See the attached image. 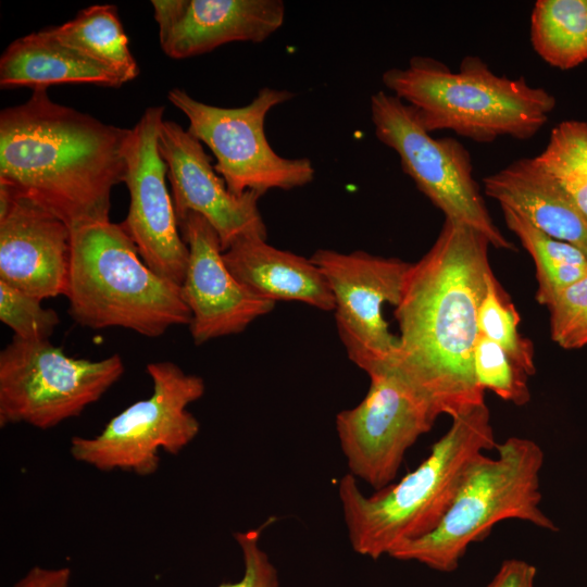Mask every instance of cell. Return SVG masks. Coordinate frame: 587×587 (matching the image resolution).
<instances>
[{
    "instance_id": "d6986e66",
    "label": "cell",
    "mask_w": 587,
    "mask_h": 587,
    "mask_svg": "<svg viewBox=\"0 0 587 587\" xmlns=\"http://www.w3.org/2000/svg\"><path fill=\"white\" fill-rule=\"evenodd\" d=\"M232 274L251 292L273 301H298L334 311L335 301L322 271L311 259L277 249L259 237L235 241L223 252Z\"/></svg>"
},
{
    "instance_id": "6da1fadb",
    "label": "cell",
    "mask_w": 587,
    "mask_h": 587,
    "mask_svg": "<svg viewBox=\"0 0 587 587\" xmlns=\"http://www.w3.org/2000/svg\"><path fill=\"white\" fill-rule=\"evenodd\" d=\"M489 246L472 227L445 220L432 248L411 264L395 310L398 345L382 365L451 417L485 403L474 374V348L478 309L492 273Z\"/></svg>"
},
{
    "instance_id": "4fadbf2b",
    "label": "cell",
    "mask_w": 587,
    "mask_h": 587,
    "mask_svg": "<svg viewBox=\"0 0 587 587\" xmlns=\"http://www.w3.org/2000/svg\"><path fill=\"white\" fill-rule=\"evenodd\" d=\"M164 107H150L128 129L124 143L129 208L121 223L145 263L160 276L182 286L189 250L182 236L167 166L159 147Z\"/></svg>"
},
{
    "instance_id": "83f0119b",
    "label": "cell",
    "mask_w": 587,
    "mask_h": 587,
    "mask_svg": "<svg viewBox=\"0 0 587 587\" xmlns=\"http://www.w3.org/2000/svg\"><path fill=\"white\" fill-rule=\"evenodd\" d=\"M552 340L564 349L587 346V274L548 305Z\"/></svg>"
},
{
    "instance_id": "9a60e30c",
    "label": "cell",
    "mask_w": 587,
    "mask_h": 587,
    "mask_svg": "<svg viewBox=\"0 0 587 587\" xmlns=\"http://www.w3.org/2000/svg\"><path fill=\"white\" fill-rule=\"evenodd\" d=\"M179 227L189 250L182 291L195 345L239 334L274 309L275 302L258 297L232 274L218 235L203 216L188 213Z\"/></svg>"
},
{
    "instance_id": "9c48e42d",
    "label": "cell",
    "mask_w": 587,
    "mask_h": 587,
    "mask_svg": "<svg viewBox=\"0 0 587 587\" xmlns=\"http://www.w3.org/2000/svg\"><path fill=\"white\" fill-rule=\"evenodd\" d=\"M296 95L264 87L253 100L239 108L203 103L180 88L171 89L170 102L188 120V133L213 153L214 168L235 195L271 189L289 190L310 184L315 168L310 159H287L277 154L266 138L267 113Z\"/></svg>"
},
{
    "instance_id": "484cf974",
    "label": "cell",
    "mask_w": 587,
    "mask_h": 587,
    "mask_svg": "<svg viewBox=\"0 0 587 587\" xmlns=\"http://www.w3.org/2000/svg\"><path fill=\"white\" fill-rule=\"evenodd\" d=\"M474 374L484 391L488 389L504 401L524 405L530 400L528 375L499 345L480 334L474 348Z\"/></svg>"
},
{
    "instance_id": "e0dca14e",
    "label": "cell",
    "mask_w": 587,
    "mask_h": 587,
    "mask_svg": "<svg viewBox=\"0 0 587 587\" xmlns=\"http://www.w3.org/2000/svg\"><path fill=\"white\" fill-rule=\"evenodd\" d=\"M162 51L172 59L234 42H262L285 20L280 0H152Z\"/></svg>"
},
{
    "instance_id": "d4e9b609",
    "label": "cell",
    "mask_w": 587,
    "mask_h": 587,
    "mask_svg": "<svg viewBox=\"0 0 587 587\" xmlns=\"http://www.w3.org/2000/svg\"><path fill=\"white\" fill-rule=\"evenodd\" d=\"M520 320L514 304L505 299L501 287L491 273L478 309V332L499 345L529 376L536 372L534 347L532 341L519 332Z\"/></svg>"
},
{
    "instance_id": "4316f807",
    "label": "cell",
    "mask_w": 587,
    "mask_h": 587,
    "mask_svg": "<svg viewBox=\"0 0 587 587\" xmlns=\"http://www.w3.org/2000/svg\"><path fill=\"white\" fill-rule=\"evenodd\" d=\"M0 321L12 329L13 336L25 340H47L60 323L53 309L41 300L0 280Z\"/></svg>"
},
{
    "instance_id": "7c38bea8",
    "label": "cell",
    "mask_w": 587,
    "mask_h": 587,
    "mask_svg": "<svg viewBox=\"0 0 587 587\" xmlns=\"http://www.w3.org/2000/svg\"><path fill=\"white\" fill-rule=\"evenodd\" d=\"M310 259L333 294L337 330L350 360L365 373L385 365L398 337L389 332L384 305L399 304L411 263L330 249H317Z\"/></svg>"
},
{
    "instance_id": "f1b7e54d",
    "label": "cell",
    "mask_w": 587,
    "mask_h": 587,
    "mask_svg": "<svg viewBox=\"0 0 587 587\" xmlns=\"http://www.w3.org/2000/svg\"><path fill=\"white\" fill-rule=\"evenodd\" d=\"M273 522L274 517L259 528L234 534L242 554L243 575L237 582L223 583L217 587H279L277 570L260 545L262 530Z\"/></svg>"
},
{
    "instance_id": "52a82bcc",
    "label": "cell",
    "mask_w": 587,
    "mask_h": 587,
    "mask_svg": "<svg viewBox=\"0 0 587 587\" xmlns=\"http://www.w3.org/2000/svg\"><path fill=\"white\" fill-rule=\"evenodd\" d=\"M152 394L112 417L96 436H74L72 458L98 471L149 476L160 465V451L176 455L200 432L188 405L205 392L204 379L171 361L148 363Z\"/></svg>"
},
{
    "instance_id": "44dd1931",
    "label": "cell",
    "mask_w": 587,
    "mask_h": 587,
    "mask_svg": "<svg viewBox=\"0 0 587 587\" xmlns=\"http://www.w3.org/2000/svg\"><path fill=\"white\" fill-rule=\"evenodd\" d=\"M47 29L63 46L112 71L124 84L139 74L115 5L88 7L73 20Z\"/></svg>"
},
{
    "instance_id": "5bb4252c",
    "label": "cell",
    "mask_w": 587,
    "mask_h": 587,
    "mask_svg": "<svg viewBox=\"0 0 587 587\" xmlns=\"http://www.w3.org/2000/svg\"><path fill=\"white\" fill-rule=\"evenodd\" d=\"M159 147L167 166L178 223L188 214L203 216L218 235L223 251L246 237L266 239L259 210L262 195L233 193L216 173L202 143L173 121H163Z\"/></svg>"
},
{
    "instance_id": "3957f363",
    "label": "cell",
    "mask_w": 587,
    "mask_h": 587,
    "mask_svg": "<svg viewBox=\"0 0 587 587\" xmlns=\"http://www.w3.org/2000/svg\"><path fill=\"white\" fill-rule=\"evenodd\" d=\"M486 403L452 417L430 453L397 484L372 496L347 473L338 497L352 549L374 560L430 533L449 509L469 467L497 447Z\"/></svg>"
},
{
    "instance_id": "2e32d148",
    "label": "cell",
    "mask_w": 587,
    "mask_h": 587,
    "mask_svg": "<svg viewBox=\"0 0 587 587\" xmlns=\"http://www.w3.org/2000/svg\"><path fill=\"white\" fill-rule=\"evenodd\" d=\"M71 228L0 183V280L39 300L65 296Z\"/></svg>"
},
{
    "instance_id": "603a6c76",
    "label": "cell",
    "mask_w": 587,
    "mask_h": 587,
    "mask_svg": "<svg viewBox=\"0 0 587 587\" xmlns=\"http://www.w3.org/2000/svg\"><path fill=\"white\" fill-rule=\"evenodd\" d=\"M508 228L520 239L536 267L538 303L548 307L564 289L587 274V257L576 247L554 239L515 211L501 207Z\"/></svg>"
},
{
    "instance_id": "8992f818",
    "label": "cell",
    "mask_w": 587,
    "mask_h": 587,
    "mask_svg": "<svg viewBox=\"0 0 587 587\" xmlns=\"http://www.w3.org/2000/svg\"><path fill=\"white\" fill-rule=\"evenodd\" d=\"M496 449L497 458L483 453L474 460L439 524L389 557L449 573L459 566L469 546L501 521L516 519L558 530L540 508V446L528 438L510 437Z\"/></svg>"
},
{
    "instance_id": "5b68a950",
    "label": "cell",
    "mask_w": 587,
    "mask_h": 587,
    "mask_svg": "<svg viewBox=\"0 0 587 587\" xmlns=\"http://www.w3.org/2000/svg\"><path fill=\"white\" fill-rule=\"evenodd\" d=\"M71 230L65 297L77 324L122 327L150 338L175 325H190L182 286L145 263L121 223H88Z\"/></svg>"
},
{
    "instance_id": "ba28073f",
    "label": "cell",
    "mask_w": 587,
    "mask_h": 587,
    "mask_svg": "<svg viewBox=\"0 0 587 587\" xmlns=\"http://www.w3.org/2000/svg\"><path fill=\"white\" fill-rule=\"evenodd\" d=\"M124 371L118 353L77 359L49 339L13 336L0 353V427H55L100 400Z\"/></svg>"
},
{
    "instance_id": "30bf717a",
    "label": "cell",
    "mask_w": 587,
    "mask_h": 587,
    "mask_svg": "<svg viewBox=\"0 0 587 587\" xmlns=\"http://www.w3.org/2000/svg\"><path fill=\"white\" fill-rule=\"evenodd\" d=\"M370 111L376 138L398 154L402 171L447 220L472 227L497 249H516L494 223L463 145L433 137L412 107L386 91L372 95Z\"/></svg>"
},
{
    "instance_id": "ac0fdd59",
    "label": "cell",
    "mask_w": 587,
    "mask_h": 587,
    "mask_svg": "<svg viewBox=\"0 0 587 587\" xmlns=\"http://www.w3.org/2000/svg\"><path fill=\"white\" fill-rule=\"evenodd\" d=\"M486 196L525 217L550 237L587 257V218L535 158H521L483 178Z\"/></svg>"
},
{
    "instance_id": "7402d4cb",
    "label": "cell",
    "mask_w": 587,
    "mask_h": 587,
    "mask_svg": "<svg viewBox=\"0 0 587 587\" xmlns=\"http://www.w3.org/2000/svg\"><path fill=\"white\" fill-rule=\"evenodd\" d=\"M530 42L549 65L570 70L587 61V0H537Z\"/></svg>"
},
{
    "instance_id": "cb8c5ba5",
    "label": "cell",
    "mask_w": 587,
    "mask_h": 587,
    "mask_svg": "<svg viewBox=\"0 0 587 587\" xmlns=\"http://www.w3.org/2000/svg\"><path fill=\"white\" fill-rule=\"evenodd\" d=\"M535 159L587 218V122L569 120L558 124Z\"/></svg>"
},
{
    "instance_id": "ffe728a7",
    "label": "cell",
    "mask_w": 587,
    "mask_h": 587,
    "mask_svg": "<svg viewBox=\"0 0 587 587\" xmlns=\"http://www.w3.org/2000/svg\"><path fill=\"white\" fill-rule=\"evenodd\" d=\"M121 87L112 71L63 46L48 29L12 41L0 58V87L48 89L53 85Z\"/></svg>"
},
{
    "instance_id": "8fae6325",
    "label": "cell",
    "mask_w": 587,
    "mask_h": 587,
    "mask_svg": "<svg viewBox=\"0 0 587 587\" xmlns=\"http://www.w3.org/2000/svg\"><path fill=\"white\" fill-rule=\"evenodd\" d=\"M362 401L336 415L349 474L376 491L391 485L403 458L440 415L420 391L386 366L370 373Z\"/></svg>"
},
{
    "instance_id": "f546056e",
    "label": "cell",
    "mask_w": 587,
    "mask_h": 587,
    "mask_svg": "<svg viewBox=\"0 0 587 587\" xmlns=\"http://www.w3.org/2000/svg\"><path fill=\"white\" fill-rule=\"evenodd\" d=\"M536 567L523 560H505L487 587H534Z\"/></svg>"
},
{
    "instance_id": "4dcf8cb0",
    "label": "cell",
    "mask_w": 587,
    "mask_h": 587,
    "mask_svg": "<svg viewBox=\"0 0 587 587\" xmlns=\"http://www.w3.org/2000/svg\"><path fill=\"white\" fill-rule=\"evenodd\" d=\"M71 575L66 566L47 569L35 565L12 587H70Z\"/></svg>"
},
{
    "instance_id": "7a4b0ae2",
    "label": "cell",
    "mask_w": 587,
    "mask_h": 587,
    "mask_svg": "<svg viewBox=\"0 0 587 587\" xmlns=\"http://www.w3.org/2000/svg\"><path fill=\"white\" fill-rule=\"evenodd\" d=\"M129 128L107 124L33 90L0 112V183L71 229L110 221L113 187L124 182Z\"/></svg>"
},
{
    "instance_id": "277c9868",
    "label": "cell",
    "mask_w": 587,
    "mask_h": 587,
    "mask_svg": "<svg viewBox=\"0 0 587 587\" xmlns=\"http://www.w3.org/2000/svg\"><path fill=\"white\" fill-rule=\"evenodd\" d=\"M385 87L409 104L428 133L452 130L477 142L499 137H534L548 122L557 100L524 77L495 74L479 57L466 55L457 72L423 55L405 68H389Z\"/></svg>"
}]
</instances>
